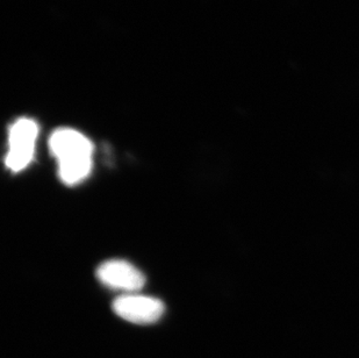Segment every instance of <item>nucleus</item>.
I'll return each mask as SVG.
<instances>
[{"label": "nucleus", "instance_id": "obj_2", "mask_svg": "<svg viewBox=\"0 0 359 358\" xmlns=\"http://www.w3.org/2000/svg\"><path fill=\"white\" fill-rule=\"evenodd\" d=\"M39 136L38 122L29 118L18 119L8 132V152L5 164L12 173L26 169L34 159Z\"/></svg>", "mask_w": 359, "mask_h": 358}, {"label": "nucleus", "instance_id": "obj_1", "mask_svg": "<svg viewBox=\"0 0 359 358\" xmlns=\"http://www.w3.org/2000/svg\"><path fill=\"white\" fill-rule=\"evenodd\" d=\"M49 149L58 163V176L65 185H79L90 176L93 143L79 131L58 128L49 139Z\"/></svg>", "mask_w": 359, "mask_h": 358}, {"label": "nucleus", "instance_id": "obj_4", "mask_svg": "<svg viewBox=\"0 0 359 358\" xmlns=\"http://www.w3.org/2000/svg\"><path fill=\"white\" fill-rule=\"evenodd\" d=\"M97 278L102 285L121 291L125 294L136 293L146 284V277L133 264L121 260H111L99 265Z\"/></svg>", "mask_w": 359, "mask_h": 358}, {"label": "nucleus", "instance_id": "obj_3", "mask_svg": "<svg viewBox=\"0 0 359 358\" xmlns=\"http://www.w3.org/2000/svg\"><path fill=\"white\" fill-rule=\"evenodd\" d=\"M113 311L126 321L150 324L162 318L165 306L157 298L136 293L122 294L113 303Z\"/></svg>", "mask_w": 359, "mask_h": 358}]
</instances>
